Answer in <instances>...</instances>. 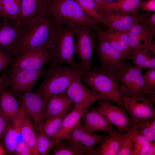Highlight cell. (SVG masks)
Masks as SVG:
<instances>
[{
	"instance_id": "cell-32",
	"label": "cell",
	"mask_w": 155,
	"mask_h": 155,
	"mask_svg": "<svg viewBox=\"0 0 155 155\" xmlns=\"http://www.w3.org/2000/svg\"><path fill=\"white\" fill-rule=\"evenodd\" d=\"M22 0H2L3 10L0 17L17 22Z\"/></svg>"
},
{
	"instance_id": "cell-35",
	"label": "cell",
	"mask_w": 155,
	"mask_h": 155,
	"mask_svg": "<svg viewBox=\"0 0 155 155\" xmlns=\"http://www.w3.org/2000/svg\"><path fill=\"white\" fill-rule=\"evenodd\" d=\"M108 27V29L105 30H101L99 28L97 30L96 35L98 39L102 40L109 43L116 49L127 53L123 49L115 34L113 28Z\"/></svg>"
},
{
	"instance_id": "cell-22",
	"label": "cell",
	"mask_w": 155,
	"mask_h": 155,
	"mask_svg": "<svg viewBox=\"0 0 155 155\" xmlns=\"http://www.w3.org/2000/svg\"><path fill=\"white\" fill-rule=\"evenodd\" d=\"M128 133L129 131L121 132L114 127L112 133L94 149L91 155H116L121 142Z\"/></svg>"
},
{
	"instance_id": "cell-43",
	"label": "cell",
	"mask_w": 155,
	"mask_h": 155,
	"mask_svg": "<svg viewBox=\"0 0 155 155\" xmlns=\"http://www.w3.org/2000/svg\"><path fill=\"white\" fill-rule=\"evenodd\" d=\"M139 8L142 11L150 13L155 12V0H147L141 1Z\"/></svg>"
},
{
	"instance_id": "cell-19",
	"label": "cell",
	"mask_w": 155,
	"mask_h": 155,
	"mask_svg": "<svg viewBox=\"0 0 155 155\" xmlns=\"http://www.w3.org/2000/svg\"><path fill=\"white\" fill-rule=\"evenodd\" d=\"M83 127L86 131L91 132L104 131L111 134L114 126L96 108L86 111L83 116Z\"/></svg>"
},
{
	"instance_id": "cell-9",
	"label": "cell",
	"mask_w": 155,
	"mask_h": 155,
	"mask_svg": "<svg viewBox=\"0 0 155 155\" xmlns=\"http://www.w3.org/2000/svg\"><path fill=\"white\" fill-rule=\"evenodd\" d=\"M44 68L36 70L10 68L7 71V82L11 92L17 95L31 91Z\"/></svg>"
},
{
	"instance_id": "cell-17",
	"label": "cell",
	"mask_w": 155,
	"mask_h": 155,
	"mask_svg": "<svg viewBox=\"0 0 155 155\" xmlns=\"http://www.w3.org/2000/svg\"><path fill=\"white\" fill-rule=\"evenodd\" d=\"M129 50L148 49L155 55V35L139 20L127 31Z\"/></svg>"
},
{
	"instance_id": "cell-11",
	"label": "cell",
	"mask_w": 155,
	"mask_h": 155,
	"mask_svg": "<svg viewBox=\"0 0 155 155\" xmlns=\"http://www.w3.org/2000/svg\"><path fill=\"white\" fill-rule=\"evenodd\" d=\"M108 135H99L86 130L80 121L74 128L68 145L83 155H91L94 146Z\"/></svg>"
},
{
	"instance_id": "cell-23",
	"label": "cell",
	"mask_w": 155,
	"mask_h": 155,
	"mask_svg": "<svg viewBox=\"0 0 155 155\" xmlns=\"http://www.w3.org/2000/svg\"><path fill=\"white\" fill-rule=\"evenodd\" d=\"M24 141L20 127V121L16 119L10 122L1 140V142L5 149L6 154H13L18 143Z\"/></svg>"
},
{
	"instance_id": "cell-28",
	"label": "cell",
	"mask_w": 155,
	"mask_h": 155,
	"mask_svg": "<svg viewBox=\"0 0 155 155\" xmlns=\"http://www.w3.org/2000/svg\"><path fill=\"white\" fill-rule=\"evenodd\" d=\"M141 0H121L106 4L104 9L120 14L139 16V6Z\"/></svg>"
},
{
	"instance_id": "cell-15",
	"label": "cell",
	"mask_w": 155,
	"mask_h": 155,
	"mask_svg": "<svg viewBox=\"0 0 155 155\" xmlns=\"http://www.w3.org/2000/svg\"><path fill=\"white\" fill-rule=\"evenodd\" d=\"M123 102L124 109L129 112L133 122L155 119L154 104L147 98L124 96Z\"/></svg>"
},
{
	"instance_id": "cell-14",
	"label": "cell",
	"mask_w": 155,
	"mask_h": 155,
	"mask_svg": "<svg viewBox=\"0 0 155 155\" xmlns=\"http://www.w3.org/2000/svg\"><path fill=\"white\" fill-rule=\"evenodd\" d=\"M109 100L98 101L96 108L120 132L127 133L131 127L133 121L125 109L111 103Z\"/></svg>"
},
{
	"instance_id": "cell-39",
	"label": "cell",
	"mask_w": 155,
	"mask_h": 155,
	"mask_svg": "<svg viewBox=\"0 0 155 155\" xmlns=\"http://www.w3.org/2000/svg\"><path fill=\"white\" fill-rule=\"evenodd\" d=\"M143 77L147 87L151 90L155 91V68L146 69Z\"/></svg>"
},
{
	"instance_id": "cell-13",
	"label": "cell",
	"mask_w": 155,
	"mask_h": 155,
	"mask_svg": "<svg viewBox=\"0 0 155 155\" xmlns=\"http://www.w3.org/2000/svg\"><path fill=\"white\" fill-rule=\"evenodd\" d=\"M65 93L73 102L74 107H81L87 109L96 102L103 99L108 100L106 96L87 87L80 79H76L72 83Z\"/></svg>"
},
{
	"instance_id": "cell-33",
	"label": "cell",
	"mask_w": 155,
	"mask_h": 155,
	"mask_svg": "<svg viewBox=\"0 0 155 155\" xmlns=\"http://www.w3.org/2000/svg\"><path fill=\"white\" fill-rule=\"evenodd\" d=\"M129 132L133 142V150L131 155H146L151 142L144 136L136 133L131 128Z\"/></svg>"
},
{
	"instance_id": "cell-47",
	"label": "cell",
	"mask_w": 155,
	"mask_h": 155,
	"mask_svg": "<svg viewBox=\"0 0 155 155\" xmlns=\"http://www.w3.org/2000/svg\"><path fill=\"white\" fill-rule=\"evenodd\" d=\"M6 154V152L2 144L0 142V155Z\"/></svg>"
},
{
	"instance_id": "cell-31",
	"label": "cell",
	"mask_w": 155,
	"mask_h": 155,
	"mask_svg": "<svg viewBox=\"0 0 155 155\" xmlns=\"http://www.w3.org/2000/svg\"><path fill=\"white\" fill-rule=\"evenodd\" d=\"M68 112H65L44 120L42 128V133L50 138H53L59 131L62 121Z\"/></svg>"
},
{
	"instance_id": "cell-29",
	"label": "cell",
	"mask_w": 155,
	"mask_h": 155,
	"mask_svg": "<svg viewBox=\"0 0 155 155\" xmlns=\"http://www.w3.org/2000/svg\"><path fill=\"white\" fill-rule=\"evenodd\" d=\"M130 128L150 142L155 141V119L133 122Z\"/></svg>"
},
{
	"instance_id": "cell-6",
	"label": "cell",
	"mask_w": 155,
	"mask_h": 155,
	"mask_svg": "<svg viewBox=\"0 0 155 155\" xmlns=\"http://www.w3.org/2000/svg\"><path fill=\"white\" fill-rule=\"evenodd\" d=\"M120 84V90L125 96H144L155 93L149 90L144 83L142 71L126 63L125 66L117 71Z\"/></svg>"
},
{
	"instance_id": "cell-8",
	"label": "cell",
	"mask_w": 155,
	"mask_h": 155,
	"mask_svg": "<svg viewBox=\"0 0 155 155\" xmlns=\"http://www.w3.org/2000/svg\"><path fill=\"white\" fill-rule=\"evenodd\" d=\"M21 101V106L34 123L37 131H42L46 117L47 103L42 94L35 91L17 95Z\"/></svg>"
},
{
	"instance_id": "cell-38",
	"label": "cell",
	"mask_w": 155,
	"mask_h": 155,
	"mask_svg": "<svg viewBox=\"0 0 155 155\" xmlns=\"http://www.w3.org/2000/svg\"><path fill=\"white\" fill-rule=\"evenodd\" d=\"M113 30L115 34L123 49L130 57L131 54V52L129 50V38L127 32L119 30L114 28Z\"/></svg>"
},
{
	"instance_id": "cell-10",
	"label": "cell",
	"mask_w": 155,
	"mask_h": 155,
	"mask_svg": "<svg viewBox=\"0 0 155 155\" xmlns=\"http://www.w3.org/2000/svg\"><path fill=\"white\" fill-rule=\"evenodd\" d=\"M49 61V53L44 47L32 48L14 58L11 68L36 70L44 68Z\"/></svg>"
},
{
	"instance_id": "cell-37",
	"label": "cell",
	"mask_w": 155,
	"mask_h": 155,
	"mask_svg": "<svg viewBox=\"0 0 155 155\" xmlns=\"http://www.w3.org/2000/svg\"><path fill=\"white\" fill-rule=\"evenodd\" d=\"M133 150V142L129 131L128 135L121 142L117 155H130Z\"/></svg>"
},
{
	"instance_id": "cell-48",
	"label": "cell",
	"mask_w": 155,
	"mask_h": 155,
	"mask_svg": "<svg viewBox=\"0 0 155 155\" xmlns=\"http://www.w3.org/2000/svg\"><path fill=\"white\" fill-rule=\"evenodd\" d=\"M4 80V78L0 77V96L1 93L3 91L2 87V84Z\"/></svg>"
},
{
	"instance_id": "cell-46",
	"label": "cell",
	"mask_w": 155,
	"mask_h": 155,
	"mask_svg": "<svg viewBox=\"0 0 155 155\" xmlns=\"http://www.w3.org/2000/svg\"><path fill=\"white\" fill-rule=\"evenodd\" d=\"M98 4L102 6L104 9L105 7V3L104 0H93Z\"/></svg>"
},
{
	"instance_id": "cell-30",
	"label": "cell",
	"mask_w": 155,
	"mask_h": 155,
	"mask_svg": "<svg viewBox=\"0 0 155 155\" xmlns=\"http://www.w3.org/2000/svg\"><path fill=\"white\" fill-rule=\"evenodd\" d=\"M79 5L83 12L87 16L102 23L108 27L110 26L101 18L99 12L103 7L93 0H74Z\"/></svg>"
},
{
	"instance_id": "cell-16",
	"label": "cell",
	"mask_w": 155,
	"mask_h": 155,
	"mask_svg": "<svg viewBox=\"0 0 155 155\" xmlns=\"http://www.w3.org/2000/svg\"><path fill=\"white\" fill-rule=\"evenodd\" d=\"M4 20L0 25V48L13 57L14 52L24 34L25 27H21L14 20L9 19Z\"/></svg>"
},
{
	"instance_id": "cell-36",
	"label": "cell",
	"mask_w": 155,
	"mask_h": 155,
	"mask_svg": "<svg viewBox=\"0 0 155 155\" xmlns=\"http://www.w3.org/2000/svg\"><path fill=\"white\" fill-rule=\"evenodd\" d=\"M55 140V144L51 155H82L83 154L71 147L64 145L59 139Z\"/></svg>"
},
{
	"instance_id": "cell-27",
	"label": "cell",
	"mask_w": 155,
	"mask_h": 155,
	"mask_svg": "<svg viewBox=\"0 0 155 155\" xmlns=\"http://www.w3.org/2000/svg\"><path fill=\"white\" fill-rule=\"evenodd\" d=\"M155 55L148 49H135L131 51L130 59L133 66L142 71L155 68Z\"/></svg>"
},
{
	"instance_id": "cell-52",
	"label": "cell",
	"mask_w": 155,
	"mask_h": 155,
	"mask_svg": "<svg viewBox=\"0 0 155 155\" xmlns=\"http://www.w3.org/2000/svg\"><path fill=\"white\" fill-rule=\"evenodd\" d=\"M120 0H119L118 1H120Z\"/></svg>"
},
{
	"instance_id": "cell-40",
	"label": "cell",
	"mask_w": 155,
	"mask_h": 155,
	"mask_svg": "<svg viewBox=\"0 0 155 155\" xmlns=\"http://www.w3.org/2000/svg\"><path fill=\"white\" fill-rule=\"evenodd\" d=\"M13 57L0 48V73L4 71L11 63Z\"/></svg>"
},
{
	"instance_id": "cell-5",
	"label": "cell",
	"mask_w": 155,
	"mask_h": 155,
	"mask_svg": "<svg viewBox=\"0 0 155 155\" xmlns=\"http://www.w3.org/2000/svg\"><path fill=\"white\" fill-rule=\"evenodd\" d=\"M48 11L57 24L72 27L82 24L99 28V22L86 15L74 0H53Z\"/></svg>"
},
{
	"instance_id": "cell-20",
	"label": "cell",
	"mask_w": 155,
	"mask_h": 155,
	"mask_svg": "<svg viewBox=\"0 0 155 155\" xmlns=\"http://www.w3.org/2000/svg\"><path fill=\"white\" fill-rule=\"evenodd\" d=\"M99 13L110 27L123 31L127 32L139 19V16L120 14L110 10L103 9Z\"/></svg>"
},
{
	"instance_id": "cell-2",
	"label": "cell",
	"mask_w": 155,
	"mask_h": 155,
	"mask_svg": "<svg viewBox=\"0 0 155 155\" xmlns=\"http://www.w3.org/2000/svg\"><path fill=\"white\" fill-rule=\"evenodd\" d=\"M75 36L73 27L56 24L44 46L49 53L51 66L77 64L74 59Z\"/></svg>"
},
{
	"instance_id": "cell-21",
	"label": "cell",
	"mask_w": 155,
	"mask_h": 155,
	"mask_svg": "<svg viewBox=\"0 0 155 155\" xmlns=\"http://www.w3.org/2000/svg\"><path fill=\"white\" fill-rule=\"evenodd\" d=\"M87 110L81 107H74L73 110L65 116L59 131L52 139L69 141L74 128Z\"/></svg>"
},
{
	"instance_id": "cell-41",
	"label": "cell",
	"mask_w": 155,
	"mask_h": 155,
	"mask_svg": "<svg viewBox=\"0 0 155 155\" xmlns=\"http://www.w3.org/2000/svg\"><path fill=\"white\" fill-rule=\"evenodd\" d=\"M13 154L16 155H35L32 148L24 141L18 143Z\"/></svg>"
},
{
	"instance_id": "cell-42",
	"label": "cell",
	"mask_w": 155,
	"mask_h": 155,
	"mask_svg": "<svg viewBox=\"0 0 155 155\" xmlns=\"http://www.w3.org/2000/svg\"><path fill=\"white\" fill-rule=\"evenodd\" d=\"M139 20L150 30L155 35V12L148 17L141 15Z\"/></svg>"
},
{
	"instance_id": "cell-12",
	"label": "cell",
	"mask_w": 155,
	"mask_h": 155,
	"mask_svg": "<svg viewBox=\"0 0 155 155\" xmlns=\"http://www.w3.org/2000/svg\"><path fill=\"white\" fill-rule=\"evenodd\" d=\"M100 67L117 71L124 67L125 60L130 59L127 54L118 50L106 42L98 39L96 47Z\"/></svg>"
},
{
	"instance_id": "cell-51",
	"label": "cell",
	"mask_w": 155,
	"mask_h": 155,
	"mask_svg": "<svg viewBox=\"0 0 155 155\" xmlns=\"http://www.w3.org/2000/svg\"><path fill=\"white\" fill-rule=\"evenodd\" d=\"M1 22H0V25H1Z\"/></svg>"
},
{
	"instance_id": "cell-3",
	"label": "cell",
	"mask_w": 155,
	"mask_h": 155,
	"mask_svg": "<svg viewBox=\"0 0 155 155\" xmlns=\"http://www.w3.org/2000/svg\"><path fill=\"white\" fill-rule=\"evenodd\" d=\"M56 24L48 10L31 20L14 52L13 58L30 49L44 47Z\"/></svg>"
},
{
	"instance_id": "cell-1",
	"label": "cell",
	"mask_w": 155,
	"mask_h": 155,
	"mask_svg": "<svg viewBox=\"0 0 155 155\" xmlns=\"http://www.w3.org/2000/svg\"><path fill=\"white\" fill-rule=\"evenodd\" d=\"M87 71L80 62L74 66H51L43 71L44 80L36 91L42 94L47 104L52 96L65 93L75 80H82Z\"/></svg>"
},
{
	"instance_id": "cell-49",
	"label": "cell",
	"mask_w": 155,
	"mask_h": 155,
	"mask_svg": "<svg viewBox=\"0 0 155 155\" xmlns=\"http://www.w3.org/2000/svg\"><path fill=\"white\" fill-rule=\"evenodd\" d=\"M119 0H104L106 5L107 3H111L115 1H117Z\"/></svg>"
},
{
	"instance_id": "cell-24",
	"label": "cell",
	"mask_w": 155,
	"mask_h": 155,
	"mask_svg": "<svg viewBox=\"0 0 155 155\" xmlns=\"http://www.w3.org/2000/svg\"><path fill=\"white\" fill-rule=\"evenodd\" d=\"M21 111L18 102L11 93L3 91L0 96V113L9 122L19 115Z\"/></svg>"
},
{
	"instance_id": "cell-18",
	"label": "cell",
	"mask_w": 155,
	"mask_h": 155,
	"mask_svg": "<svg viewBox=\"0 0 155 155\" xmlns=\"http://www.w3.org/2000/svg\"><path fill=\"white\" fill-rule=\"evenodd\" d=\"M53 0H22L17 23L25 28L37 16L48 11Z\"/></svg>"
},
{
	"instance_id": "cell-50",
	"label": "cell",
	"mask_w": 155,
	"mask_h": 155,
	"mask_svg": "<svg viewBox=\"0 0 155 155\" xmlns=\"http://www.w3.org/2000/svg\"><path fill=\"white\" fill-rule=\"evenodd\" d=\"M3 10V4L2 0H0V14L1 13Z\"/></svg>"
},
{
	"instance_id": "cell-26",
	"label": "cell",
	"mask_w": 155,
	"mask_h": 155,
	"mask_svg": "<svg viewBox=\"0 0 155 155\" xmlns=\"http://www.w3.org/2000/svg\"><path fill=\"white\" fill-rule=\"evenodd\" d=\"M21 109V131L24 141L32 148L35 155H38L36 147V130L32 121L20 106Z\"/></svg>"
},
{
	"instance_id": "cell-25",
	"label": "cell",
	"mask_w": 155,
	"mask_h": 155,
	"mask_svg": "<svg viewBox=\"0 0 155 155\" xmlns=\"http://www.w3.org/2000/svg\"><path fill=\"white\" fill-rule=\"evenodd\" d=\"M72 103L73 102L66 95L65 93L52 96L47 102L45 119L58 115L65 112H68Z\"/></svg>"
},
{
	"instance_id": "cell-45",
	"label": "cell",
	"mask_w": 155,
	"mask_h": 155,
	"mask_svg": "<svg viewBox=\"0 0 155 155\" xmlns=\"http://www.w3.org/2000/svg\"><path fill=\"white\" fill-rule=\"evenodd\" d=\"M155 141L151 142L150 144L148 151L146 155H154L155 154Z\"/></svg>"
},
{
	"instance_id": "cell-44",
	"label": "cell",
	"mask_w": 155,
	"mask_h": 155,
	"mask_svg": "<svg viewBox=\"0 0 155 155\" xmlns=\"http://www.w3.org/2000/svg\"><path fill=\"white\" fill-rule=\"evenodd\" d=\"M10 123L0 113V141H1Z\"/></svg>"
},
{
	"instance_id": "cell-34",
	"label": "cell",
	"mask_w": 155,
	"mask_h": 155,
	"mask_svg": "<svg viewBox=\"0 0 155 155\" xmlns=\"http://www.w3.org/2000/svg\"><path fill=\"white\" fill-rule=\"evenodd\" d=\"M55 142V139L48 137L42 131H37L36 147L38 155H49L54 147Z\"/></svg>"
},
{
	"instance_id": "cell-7",
	"label": "cell",
	"mask_w": 155,
	"mask_h": 155,
	"mask_svg": "<svg viewBox=\"0 0 155 155\" xmlns=\"http://www.w3.org/2000/svg\"><path fill=\"white\" fill-rule=\"evenodd\" d=\"M92 28L89 26L82 24L77 25L73 27L76 38L75 53L78 54L81 64L87 71L92 67V58L94 50L96 47Z\"/></svg>"
},
{
	"instance_id": "cell-4",
	"label": "cell",
	"mask_w": 155,
	"mask_h": 155,
	"mask_svg": "<svg viewBox=\"0 0 155 155\" xmlns=\"http://www.w3.org/2000/svg\"><path fill=\"white\" fill-rule=\"evenodd\" d=\"M81 80L94 91L124 108V95L120 90L117 71L94 66L86 72Z\"/></svg>"
}]
</instances>
